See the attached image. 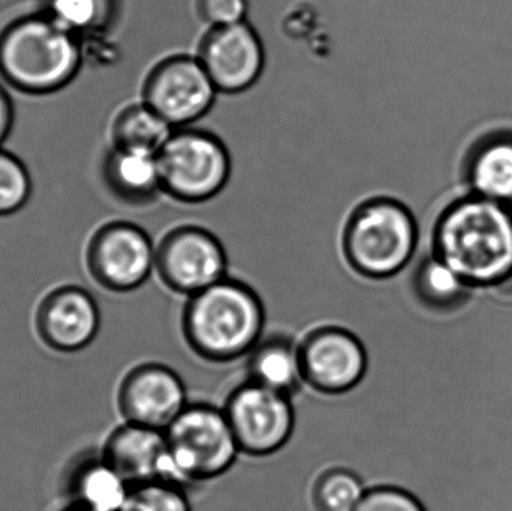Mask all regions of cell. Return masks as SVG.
<instances>
[{
    "label": "cell",
    "instance_id": "cell-25",
    "mask_svg": "<svg viewBox=\"0 0 512 511\" xmlns=\"http://www.w3.org/2000/svg\"><path fill=\"white\" fill-rule=\"evenodd\" d=\"M355 511H429L426 504L399 483L367 488L366 495Z\"/></svg>",
    "mask_w": 512,
    "mask_h": 511
},
{
    "label": "cell",
    "instance_id": "cell-22",
    "mask_svg": "<svg viewBox=\"0 0 512 511\" xmlns=\"http://www.w3.org/2000/svg\"><path fill=\"white\" fill-rule=\"evenodd\" d=\"M366 491L363 479L355 471L327 468L313 483V506L318 511H355Z\"/></svg>",
    "mask_w": 512,
    "mask_h": 511
},
{
    "label": "cell",
    "instance_id": "cell-2",
    "mask_svg": "<svg viewBox=\"0 0 512 511\" xmlns=\"http://www.w3.org/2000/svg\"><path fill=\"white\" fill-rule=\"evenodd\" d=\"M84 56V39L39 9L0 30V78L24 95L65 89L80 74Z\"/></svg>",
    "mask_w": 512,
    "mask_h": 511
},
{
    "label": "cell",
    "instance_id": "cell-14",
    "mask_svg": "<svg viewBox=\"0 0 512 511\" xmlns=\"http://www.w3.org/2000/svg\"><path fill=\"white\" fill-rule=\"evenodd\" d=\"M42 344L57 353L86 350L101 330V309L80 285H62L45 294L35 312Z\"/></svg>",
    "mask_w": 512,
    "mask_h": 511
},
{
    "label": "cell",
    "instance_id": "cell-12",
    "mask_svg": "<svg viewBox=\"0 0 512 511\" xmlns=\"http://www.w3.org/2000/svg\"><path fill=\"white\" fill-rule=\"evenodd\" d=\"M185 381L170 366L146 362L126 372L117 389L123 422L167 431L188 407Z\"/></svg>",
    "mask_w": 512,
    "mask_h": 511
},
{
    "label": "cell",
    "instance_id": "cell-20",
    "mask_svg": "<svg viewBox=\"0 0 512 511\" xmlns=\"http://www.w3.org/2000/svg\"><path fill=\"white\" fill-rule=\"evenodd\" d=\"M125 0H39V11L80 38H98L116 29Z\"/></svg>",
    "mask_w": 512,
    "mask_h": 511
},
{
    "label": "cell",
    "instance_id": "cell-11",
    "mask_svg": "<svg viewBox=\"0 0 512 511\" xmlns=\"http://www.w3.org/2000/svg\"><path fill=\"white\" fill-rule=\"evenodd\" d=\"M304 386L325 396L357 389L369 371V354L361 339L340 326L310 330L300 342Z\"/></svg>",
    "mask_w": 512,
    "mask_h": 511
},
{
    "label": "cell",
    "instance_id": "cell-19",
    "mask_svg": "<svg viewBox=\"0 0 512 511\" xmlns=\"http://www.w3.org/2000/svg\"><path fill=\"white\" fill-rule=\"evenodd\" d=\"M246 359L248 380L258 386L288 398L304 386L300 344L288 336H264Z\"/></svg>",
    "mask_w": 512,
    "mask_h": 511
},
{
    "label": "cell",
    "instance_id": "cell-15",
    "mask_svg": "<svg viewBox=\"0 0 512 511\" xmlns=\"http://www.w3.org/2000/svg\"><path fill=\"white\" fill-rule=\"evenodd\" d=\"M101 453L131 486L156 480L182 486L171 462L164 431L123 422L110 432Z\"/></svg>",
    "mask_w": 512,
    "mask_h": 511
},
{
    "label": "cell",
    "instance_id": "cell-1",
    "mask_svg": "<svg viewBox=\"0 0 512 511\" xmlns=\"http://www.w3.org/2000/svg\"><path fill=\"white\" fill-rule=\"evenodd\" d=\"M436 257L466 284H492L512 273V207L478 195L454 198L433 228Z\"/></svg>",
    "mask_w": 512,
    "mask_h": 511
},
{
    "label": "cell",
    "instance_id": "cell-6",
    "mask_svg": "<svg viewBox=\"0 0 512 511\" xmlns=\"http://www.w3.org/2000/svg\"><path fill=\"white\" fill-rule=\"evenodd\" d=\"M165 438L177 480L185 489L219 479L242 455L224 410L204 402H189L168 426Z\"/></svg>",
    "mask_w": 512,
    "mask_h": 511
},
{
    "label": "cell",
    "instance_id": "cell-23",
    "mask_svg": "<svg viewBox=\"0 0 512 511\" xmlns=\"http://www.w3.org/2000/svg\"><path fill=\"white\" fill-rule=\"evenodd\" d=\"M32 176L26 164L0 147V218L20 212L32 197Z\"/></svg>",
    "mask_w": 512,
    "mask_h": 511
},
{
    "label": "cell",
    "instance_id": "cell-13",
    "mask_svg": "<svg viewBox=\"0 0 512 511\" xmlns=\"http://www.w3.org/2000/svg\"><path fill=\"white\" fill-rule=\"evenodd\" d=\"M198 60L219 93L239 95L252 89L265 69L261 36L249 21L212 27L201 42Z\"/></svg>",
    "mask_w": 512,
    "mask_h": 511
},
{
    "label": "cell",
    "instance_id": "cell-27",
    "mask_svg": "<svg viewBox=\"0 0 512 511\" xmlns=\"http://www.w3.org/2000/svg\"><path fill=\"white\" fill-rule=\"evenodd\" d=\"M14 120V102H12L11 95H9L5 86L0 84V147L11 134L12 128H14Z\"/></svg>",
    "mask_w": 512,
    "mask_h": 511
},
{
    "label": "cell",
    "instance_id": "cell-18",
    "mask_svg": "<svg viewBox=\"0 0 512 511\" xmlns=\"http://www.w3.org/2000/svg\"><path fill=\"white\" fill-rule=\"evenodd\" d=\"M131 485L105 461L102 453L80 456L66 480L71 506L89 511H122Z\"/></svg>",
    "mask_w": 512,
    "mask_h": 511
},
{
    "label": "cell",
    "instance_id": "cell-26",
    "mask_svg": "<svg viewBox=\"0 0 512 511\" xmlns=\"http://www.w3.org/2000/svg\"><path fill=\"white\" fill-rule=\"evenodd\" d=\"M197 9L210 27L233 26L249 21V0H197Z\"/></svg>",
    "mask_w": 512,
    "mask_h": 511
},
{
    "label": "cell",
    "instance_id": "cell-8",
    "mask_svg": "<svg viewBox=\"0 0 512 511\" xmlns=\"http://www.w3.org/2000/svg\"><path fill=\"white\" fill-rule=\"evenodd\" d=\"M155 272L168 290L188 299L227 278V249L203 225H176L156 245Z\"/></svg>",
    "mask_w": 512,
    "mask_h": 511
},
{
    "label": "cell",
    "instance_id": "cell-4",
    "mask_svg": "<svg viewBox=\"0 0 512 511\" xmlns=\"http://www.w3.org/2000/svg\"><path fill=\"white\" fill-rule=\"evenodd\" d=\"M420 221L414 210L393 197L358 203L343 222L340 248L352 272L369 281H391L411 266L420 249Z\"/></svg>",
    "mask_w": 512,
    "mask_h": 511
},
{
    "label": "cell",
    "instance_id": "cell-24",
    "mask_svg": "<svg viewBox=\"0 0 512 511\" xmlns=\"http://www.w3.org/2000/svg\"><path fill=\"white\" fill-rule=\"evenodd\" d=\"M122 511H192L186 489L170 482L131 486Z\"/></svg>",
    "mask_w": 512,
    "mask_h": 511
},
{
    "label": "cell",
    "instance_id": "cell-28",
    "mask_svg": "<svg viewBox=\"0 0 512 511\" xmlns=\"http://www.w3.org/2000/svg\"><path fill=\"white\" fill-rule=\"evenodd\" d=\"M62 511H89V510L80 509V507L69 506L68 509L62 510Z\"/></svg>",
    "mask_w": 512,
    "mask_h": 511
},
{
    "label": "cell",
    "instance_id": "cell-10",
    "mask_svg": "<svg viewBox=\"0 0 512 511\" xmlns=\"http://www.w3.org/2000/svg\"><path fill=\"white\" fill-rule=\"evenodd\" d=\"M219 90L195 56H173L147 77L143 102L174 129L197 125L215 107Z\"/></svg>",
    "mask_w": 512,
    "mask_h": 511
},
{
    "label": "cell",
    "instance_id": "cell-17",
    "mask_svg": "<svg viewBox=\"0 0 512 511\" xmlns=\"http://www.w3.org/2000/svg\"><path fill=\"white\" fill-rule=\"evenodd\" d=\"M101 174L111 197L123 206L144 209L167 197L158 153L111 146L102 158Z\"/></svg>",
    "mask_w": 512,
    "mask_h": 511
},
{
    "label": "cell",
    "instance_id": "cell-16",
    "mask_svg": "<svg viewBox=\"0 0 512 511\" xmlns=\"http://www.w3.org/2000/svg\"><path fill=\"white\" fill-rule=\"evenodd\" d=\"M460 186L512 207V128L490 129L472 141L460 164Z\"/></svg>",
    "mask_w": 512,
    "mask_h": 511
},
{
    "label": "cell",
    "instance_id": "cell-9",
    "mask_svg": "<svg viewBox=\"0 0 512 511\" xmlns=\"http://www.w3.org/2000/svg\"><path fill=\"white\" fill-rule=\"evenodd\" d=\"M222 410L240 452L251 458H267L280 452L294 434L292 398L252 381L234 387Z\"/></svg>",
    "mask_w": 512,
    "mask_h": 511
},
{
    "label": "cell",
    "instance_id": "cell-7",
    "mask_svg": "<svg viewBox=\"0 0 512 511\" xmlns=\"http://www.w3.org/2000/svg\"><path fill=\"white\" fill-rule=\"evenodd\" d=\"M86 266L93 281L104 290L132 293L155 273L156 243L146 228L135 222H105L87 243Z\"/></svg>",
    "mask_w": 512,
    "mask_h": 511
},
{
    "label": "cell",
    "instance_id": "cell-5",
    "mask_svg": "<svg viewBox=\"0 0 512 511\" xmlns=\"http://www.w3.org/2000/svg\"><path fill=\"white\" fill-rule=\"evenodd\" d=\"M162 191L183 206L218 200L231 179V156L224 141L198 126L174 129L158 152Z\"/></svg>",
    "mask_w": 512,
    "mask_h": 511
},
{
    "label": "cell",
    "instance_id": "cell-21",
    "mask_svg": "<svg viewBox=\"0 0 512 511\" xmlns=\"http://www.w3.org/2000/svg\"><path fill=\"white\" fill-rule=\"evenodd\" d=\"M174 128L144 102L126 105L111 120V146L158 153Z\"/></svg>",
    "mask_w": 512,
    "mask_h": 511
},
{
    "label": "cell",
    "instance_id": "cell-3",
    "mask_svg": "<svg viewBox=\"0 0 512 511\" xmlns=\"http://www.w3.org/2000/svg\"><path fill=\"white\" fill-rule=\"evenodd\" d=\"M180 326L195 356L219 365L236 362L264 338V303L251 285L227 276L186 299Z\"/></svg>",
    "mask_w": 512,
    "mask_h": 511
}]
</instances>
